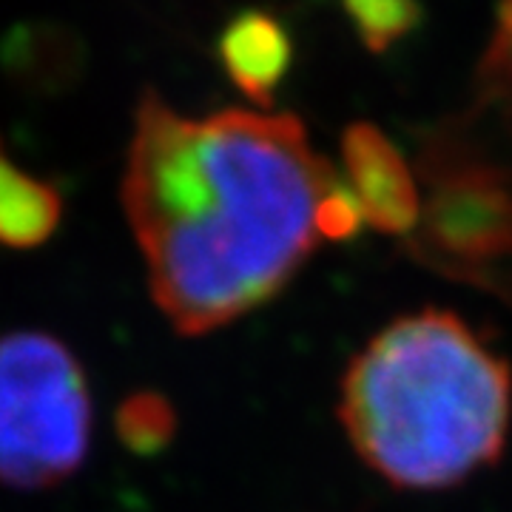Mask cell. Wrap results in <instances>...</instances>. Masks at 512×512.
<instances>
[{
	"label": "cell",
	"mask_w": 512,
	"mask_h": 512,
	"mask_svg": "<svg viewBox=\"0 0 512 512\" xmlns=\"http://www.w3.org/2000/svg\"><path fill=\"white\" fill-rule=\"evenodd\" d=\"M217 55L239 92L256 106H271L279 83L291 69L293 43L279 20L248 9L225 23Z\"/></svg>",
	"instance_id": "8992f818"
},
{
	"label": "cell",
	"mask_w": 512,
	"mask_h": 512,
	"mask_svg": "<svg viewBox=\"0 0 512 512\" xmlns=\"http://www.w3.org/2000/svg\"><path fill=\"white\" fill-rule=\"evenodd\" d=\"M510 416V365L436 308L376 333L342 379L353 450L404 490L453 487L498 461Z\"/></svg>",
	"instance_id": "7a4b0ae2"
},
{
	"label": "cell",
	"mask_w": 512,
	"mask_h": 512,
	"mask_svg": "<svg viewBox=\"0 0 512 512\" xmlns=\"http://www.w3.org/2000/svg\"><path fill=\"white\" fill-rule=\"evenodd\" d=\"M0 60L6 72L23 86H66L80 69V43H74L69 29L60 26H18L6 35Z\"/></svg>",
	"instance_id": "ba28073f"
},
{
	"label": "cell",
	"mask_w": 512,
	"mask_h": 512,
	"mask_svg": "<svg viewBox=\"0 0 512 512\" xmlns=\"http://www.w3.org/2000/svg\"><path fill=\"white\" fill-rule=\"evenodd\" d=\"M94 404L74 350L46 330L0 336V484L52 490L83 467Z\"/></svg>",
	"instance_id": "3957f363"
},
{
	"label": "cell",
	"mask_w": 512,
	"mask_h": 512,
	"mask_svg": "<svg viewBox=\"0 0 512 512\" xmlns=\"http://www.w3.org/2000/svg\"><path fill=\"white\" fill-rule=\"evenodd\" d=\"M348 188L365 222L387 237H404L421 222L419 185L393 140L373 123H353L342 134Z\"/></svg>",
	"instance_id": "277c9868"
},
{
	"label": "cell",
	"mask_w": 512,
	"mask_h": 512,
	"mask_svg": "<svg viewBox=\"0 0 512 512\" xmlns=\"http://www.w3.org/2000/svg\"><path fill=\"white\" fill-rule=\"evenodd\" d=\"M333 183L291 114L191 117L140 94L120 202L168 325L205 336L282 291L311 256Z\"/></svg>",
	"instance_id": "6da1fadb"
},
{
	"label": "cell",
	"mask_w": 512,
	"mask_h": 512,
	"mask_svg": "<svg viewBox=\"0 0 512 512\" xmlns=\"http://www.w3.org/2000/svg\"><path fill=\"white\" fill-rule=\"evenodd\" d=\"M114 433L134 456H157L177 436V410L160 390H134L114 410Z\"/></svg>",
	"instance_id": "9c48e42d"
},
{
	"label": "cell",
	"mask_w": 512,
	"mask_h": 512,
	"mask_svg": "<svg viewBox=\"0 0 512 512\" xmlns=\"http://www.w3.org/2000/svg\"><path fill=\"white\" fill-rule=\"evenodd\" d=\"M487 69L498 74L501 80L512 83V3L501 6L498 12V37H495Z\"/></svg>",
	"instance_id": "7c38bea8"
},
{
	"label": "cell",
	"mask_w": 512,
	"mask_h": 512,
	"mask_svg": "<svg viewBox=\"0 0 512 512\" xmlns=\"http://www.w3.org/2000/svg\"><path fill=\"white\" fill-rule=\"evenodd\" d=\"M430 242L439 254L487 262L512 248V197L484 174H464L439 191L427 211Z\"/></svg>",
	"instance_id": "5b68a950"
},
{
	"label": "cell",
	"mask_w": 512,
	"mask_h": 512,
	"mask_svg": "<svg viewBox=\"0 0 512 512\" xmlns=\"http://www.w3.org/2000/svg\"><path fill=\"white\" fill-rule=\"evenodd\" d=\"M345 15L367 52H387L399 37L421 23V6L404 0H350Z\"/></svg>",
	"instance_id": "30bf717a"
},
{
	"label": "cell",
	"mask_w": 512,
	"mask_h": 512,
	"mask_svg": "<svg viewBox=\"0 0 512 512\" xmlns=\"http://www.w3.org/2000/svg\"><path fill=\"white\" fill-rule=\"evenodd\" d=\"M63 222V194L43 177L20 168L0 140V245L35 251Z\"/></svg>",
	"instance_id": "52a82bcc"
},
{
	"label": "cell",
	"mask_w": 512,
	"mask_h": 512,
	"mask_svg": "<svg viewBox=\"0 0 512 512\" xmlns=\"http://www.w3.org/2000/svg\"><path fill=\"white\" fill-rule=\"evenodd\" d=\"M365 225L362 217V208L353 197V191L348 183L330 185V191L322 197L319 205V214H316V228H319V237L325 239H350L359 228Z\"/></svg>",
	"instance_id": "8fae6325"
}]
</instances>
